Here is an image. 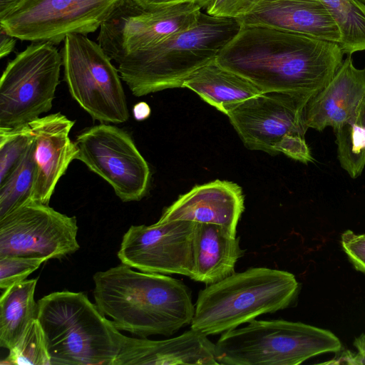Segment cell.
Returning <instances> with one entry per match:
<instances>
[{
  "instance_id": "cell-27",
  "label": "cell",
  "mask_w": 365,
  "mask_h": 365,
  "mask_svg": "<svg viewBox=\"0 0 365 365\" xmlns=\"http://www.w3.org/2000/svg\"><path fill=\"white\" fill-rule=\"evenodd\" d=\"M33 139L29 125L0 128V182L19 163Z\"/></svg>"
},
{
  "instance_id": "cell-1",
  "label": "cell",
  "mask_w": 365,
  "mask_h": 365,
  "mask_svg": "<svg viewBox=\"0 0 365 365\" xmlns=\"http://www.w3.org/2000/svg\"><path fill=\"white\" fill-rule=\"evenodd\" d=\"M344 55L337 43L269 26L241 25L215 61L262 92L289 91L311 98L331 80Z\"/></svg>"
},
{
  "instance_id": "cell-29",
  "label": "cell",
  "mask_w": 365,
  "mask_h": 365,
  "mask_svg": "<svg viewBox=\"0 0 365 365\" xmlns=\"http://www.w3.org/2000/svg\"><path fill=\"white\" fill-rule=\"evenodd\" d=\"M341 245L354 269L365 273V233L346 230L341 235Z\"/></svg>"
},
{
  "instance_id": "cell-20",
  "label": "cell",
  "mask_w": 365,
  "mask_h": 365,
  "mask_svg": "<svg viewBox=\"0 0 365 365\" xmlns=\"http://www.w3.org/2000/svg\"><path fill=\"white\" fill-rule=\"evenodd\" d=\"M193 268L190 279L207 285L234 274L243 255L240 238L222 226L195 222L192 237Z\"/></svg>"
},
{
  "instance_id": "cell-28",
  "label": "cell",
  "mask_w": 365,
  "mask_h": 365,
  "mask_svg": "<svg viewBox=\"0 0 365 365\" xmlns=\"http://www.w3.org/2000/svg\"><path fill=\"white\" fill-rule=\"evenodd\" d=\"M47 260L43 257H0V288L5 289L14 284L26 280L31 273Z\"/></svg>"
},
{
  "instance_id": "cell-13",
  "label": "cell",
  "mask_w": 365,
  "mask_h": 365,
  "mask_svg": "<svg viewBox=\"0 0 365 365\" xmlns=\"http://www.w3.org/2000/svg\"><path fill=\"white\" fill-rule=\"evenodd\" d=\"M310 97L289 91H264L227 114L245 146L276 155V144L287 134L302 136L309 129L304 108Z\"/></svg>"
},
{
  "instance_id": "cell-10",
  "label": "cell",
  "mask_w": 365,
  "mask_h": 365,
  "mask_svg": "<svg viewBox=\"0 0 365 365\" xmlns=\"http://www.w3.org/2000/svg\"><path fill=\"white\" fill-rule=\"evenodd\" d=\"M76 159L106 180L123 202L140 200L147 193L150 171L129 134L101 123L76 137Z\"/></svg>"
},
{
  "instance_id": "cell-38",
  "label": "cell",
  "mask_w": 365,
  "mask_h": 365,
  "mask_svg": "<svg viewBox=\"0 0 365 365\" xmlns=\"http://www.w3.org/2000/svg\"><path fill=\"white\" fill-rule=\"evenodd\" d=\"M361 1L365 3V0H361Z\"/></svg>"
},
{
  "instance_id": "cell-36",
  "label": "cell",
  "mask_w": 365,
  "mask_h": 365,
  "mask_svg": "<svg viewBox=\"0 0 365 365\" xmlns=\"http://www.w3.org/2000/svg\"><path fill=\"white\" fill-rule=\"evenodd\" d=\"M133 114L136 120H142L150 115V108L146 103L140 102L135 105L133 108Z\"/></svg>"
},
{
  "instance_id": "cell-6",
  "label": "cell",
  "mask_w": 365,
  "mask_h": 365,
  "mask_svg": "<svg viewBox=\"0 0 365 365\" xmlns=\"http://www.w3.org/2000/svg\"><path fill=\"white\" fill-rule=\"evenodd\" d=\"M341 348L339 339L327 329L299 322L255 319L223 332L215 354L222 365H297Z\"/></svg>"
},
{
  "instance_id": "cell-34",
  "label": "cell",
  "mask_w": 365,
  "mask_h": 365,
  "mask_svg": "<svg viewBox=\"0 0 365 365\" xmlns=\"http://www.w3.org/2000/svg\"><path fill=\"white\" fill-rule=\"evenodd\" d=\"M353 345L356 349V352H354L353 364H365V334L356 337L353 341Z\"/></svg>"
},
{
  "instance_id": "cell-32",
  "label": "cell",
  "mask_w": 365,
  "mask_h": 365,
  "mask_svg": "<svg viewBox=\"0 0 365 365\" xmlns=\"http://www.w3.org/2000/svg\"><path fill=\"white\" fill-rule=\"evenodd\" d=\"M140 6L146 9L170 6L176 4L192 3L205 10L210 8L215 0H134Z\"/></svg>"
},
{
  "instance_id": "cell-5",
  "label": "cell",
  "mask_w": 365,
  "mask_h": 365,
  "mask_svg": "<svg viewBox=\"0 0 365 365\" xmlns=\"http://www.w3.org/2000/svg\"><path fill=\"white\" fill-rule=\"evenodd\" d=\"M299 291L295 276L287 271L255 267L235 272L200 290L190 329L207 336L223 333L289 307Z\"/></svg>"
},
{
  "instance_id": "cell-8",
  "label": "cell",
  "mask_w": 365,
  "mask_h": 365,
  "mask_svg": "<svg viewBox=\"0 0 365 365\" xmlns=\"http://www.w3.org/2000/svg\"><path fill=\"white\" fill-rule=\"evenodd\" d=\"M61 66L48 42H31L9 62L0 80V128L28 125L51 109Z\"/></svg>"
},
{
  "instance_id": "cell-19",
  "label": "cell",
  "mask_w": 365,
  "mask_h": 365,
  "mask_svg": "<svg viewBox=\"0 0 365 365\" xmlns=\"http://www.w3.org/2000/svg\"><path fill=\"white\" fill-rule=\"evenodd\" d=\"M365 96V67L356 68L348 55L329 82L312 96L304 108L308 128L334 130L351 119Z\"/></svg>"
},
{
  "instance_id": "cell-15",
  "label": "cell",
  "mask_w": 365,
  "mask_h": 365,
  "mask_svg": "<svg viewBox=\"0 0 365 365\" xmlns=\"http://www.w3.org/2000/svg\"><path fill=\"white\" fill-rule=\"evenodd\" d=\"M74 123L56 113L29 124L34 140L36 163L31 200L48 204L58 180L76 159L78 149L69 137Z\"/></svg>"
},
{
  "instance_id": "cell-2",
  "label": "cell",
  "mask_w": 365,
  "mask_h": 365,
  "mask_svg": "<svg viewBox=\"0 0 365 365\" xmlns=\"http://www.w3.org/2000/svg\"><path fill=\"white\" fill-rule=\"evenodd\" d=\"M93 279L96 305L120 331L144 338L171 336L192 322L191 291L178 279L123 263L95 273Z\"/></svg>"
},
{
  "instance_id": "cell-14",
  "label": "cell",
  "mask_w": 365,
  "mask_h": 365,
  "mask_svg": "<svg viewBox=\"0 0 365 365\" xmlns=\"http://www.w3.org/2000/svg\"><path fill=\"white\" fill-rule=\"evenodd\" d=\"M194 225L186 220L132 225L123 237L118 257L121 263L141 272L190 278Z\"/></svg>"
},
{
  "instance_id": "cell-25",
  "label": "cell",
  "mask_w": 365,
  "mask_h": 365,
  "mask_svg": "<svg viewBox=\"0 0 365 365\" xmlns=\"http://www.w3.org/2000/svg\"><path fill=\"white\" fill-rule=\"evenodd\" d=\"M334 131L339 164L351 178H357L365 168V126L351 118Z\"/></svg>"
},
{
  "instance_id": "cell-31",
  "label": "cell",
  "mask_w": 365,
  "mask_h": 365,
  "mask_svg": "<svg viewBox=\"0 0 365 365\" xmlns=\"http://www.w3.org/2000/svg\"><path fill=\"white\" fill-rule=\"evenodd\" d=\"M259 0H215L207 14L219 17L238 19L248 14Z\"/></svg>"
},
{
  "instance_id": "cell-7",
  "label": "cell",
  "mask_w": 365,
  "mask_h": 365,
  "mask_svg": "<svg viewBox=\"0 0 365 365\" xmlns=\"http://www.w3.org/2000/svg\"><path fill=\"white\" fill-rule=\"evenodd\" d=\"M63 42L64 79L72 98L95 120L127 121L129 112L120 73L98 43L80 34H69Z\"/></svg>"
},
{
  "instance_id": "cell-37",
  "label": "cell",
  "mask_w": 365,
  "mask_h": 365,
  "mask_svg": "<svg viewBox=\"0 0 365 365\" xmlns=\"http://www.w3.org/2000/svg\"><path fill=\"white\" fill-rule=\"evenodd\" d=\"M352 118L365 126V96L359 103L355 115Z\"/></svg>"
},
{
  "instance_id": "cell-21",
  "label": "cell",
  "mask_w": 365,
  "mask_h": 365,
  "mask_svg": "<svg viewBox=\"0 0 365 365\" xmlns=\"http://www.w3.org/2000/svg\"><path fill=\"white\" fill-rule=\"evenodd\" d=\"M182 88L194 91L225 115L238 104L262 93L250 80L221 66L215 60L192 73Z\"/></svg>"
},
{
  "instance_id": "cell-23",
  "label": "cell",
  "mask_w": 365,
  "mask_h": 365,
  "mask_svg": "<svg viewBox=\"0 0 365 365\" xmlns=\"http://www.w3.org/2000/svg\"><path fill=\"white\" fill-rule=\"evenodd\" d=\"M337 24L344 55L365 51V3L361 0H319Z\"/></svg>"
},
{
  "instance_id": "cell-3",
  "label": "cell",
  "mask_w": 365,
  "mask_h": 365,
  "mask_svg": "<svg viewBox=\"0 0 365 365\" xmlns=\"http://www.w3.org/2000/svg\"><path fill=\"white\" fill-rule=\"evenodd\" d=\"M240 28L237 19L201 12L193 27L123 58L117 63L121 80L137 97L182 88L192 73L216 59Z\"/></svg>"
},
{
  "instance_id": "cell-35",
  "label": "cell",
  "mask_w": 365,
  "mask_h": 365,
  "mask_svg": "<svg viewBox=\"0 0 365 365\" xmlns=\"http://www.w3.org/2000/svg\"><path fill=\"white\" fill-rule=\"evenodd\" d=\"M25 0H0V20L21 6Z\"/></svg>"
},
{
  "instance_id": "cell-11",
  "label": "cell",
  "mask_w": 365,
  "mask_h": 365,
  "mask_svg": "<svg viewBox=\"0 0 365 365\" xmlns=\"http://www.w3.org/2000/svg\"><path fill=\"white\" fill-rule=\"evenodd\" d=\"M120 0H25L0 20V27L17 39L53 45L73 34L100 29Z\"/></svg>"
},
{
  "instance_id": "cell-22",
  "label": "cell",
  "mask_w": 365,
  "mask_h": 365,
  "mask_svg": "<svg viewBox=\"0 0 365 365\" xmlns=\"http://www.w3.org/2000/svg\"><path fill=\"white\" fill-rule=\"evenodd\" d=\"M37 279H26L4 289L0 299V346L10 349L29 324L37 319Z\"/></svg>"
},
{
  "instance_id": "cell-16",
  "label": "cell",
  "mask_w": 365,
  "mask_h": 365,
  "mask_svg": "<svg viewBox=\"0 0 365 365\" xmlns=\"http://www.w3.org/2000/svg\"><path fill=\"white\" fill-rule=\"evenodd\" d=\"M244 195L236 183L216 180L193 187L166 207L159 222L186 220L222 226L237 236L244 211Z\"/></svg>"
},
{
  "instance_id": "cell-24",
  "label": "cell",
  "mask_w": 365,
  "mask_h": 365,
  "mask_svg": "<svg viewBox=\"0 0 365 365\" xmlns=\"http://www.w3.org/2000/svg\"><path fill=\"white\" fill-rule=\"evenodd\" d=\"M35 173L33 137L19 163L0 182V218L29 200H31Z\"/></svg>"
},
{
  "instance_id": "cell-17",
  "label": "cell",
  "mask_w": 365,
  "mask_h": 365,
  "mask_svg": "<svg viewBox=\"0 0 365 365\" xmlns=\"http://www.w3.org/2000/svg\"><path fill=\"white\" fill-rule=\"evenodd\" d=\"M241 25L262 26L339 43V27L319 0H259Z\"/></svg>"
},
{
  "instance_id": "cell-4",
  "label": "cell",
  "mask_w": 365,
  "mask_h": 365,
  "mask_svg": "<svg viewBox=\"0 0 365 365\" xmlns=\"http://www.w3.org/2000/svg\"><path fill=\"white\" fill-rule=\"evenodd\" d=\"M37 304L50 365H113L125 335L85 293L54 292Z\"/></svg>"
},
{
  "instance_id": "cell-33",
  "label": "cell",
  "mask_w": 365,
  "mask_h": 365,
  "mask_svg": "<svg viewBox=\"0 0 365 365\" xmlns=\"http://www.w3.org/2000/svg\"><path fill=\"white\" fill-rule=\"evenodd\" d=\"M16 38L12 36L0 27V57L9 55L14 48Z\"/></svg>"
},
{
  "instance_id": "cell-18",
  "label": "cell",
  "mask_w": 365,
  "mask_h": 365,
  "mask_svg": "<svg viewBox=\"0 0 365 365\" xmlns=\"http://www.w3.org/2000/svg\"><path fill=\"white\" fill-rule=\"evenodd\" d=\"M216 365L215 344L190 329L180 336L151 340L125 336L113 365Z\"/></svg>"
},
{
  "instance_id": "cell-26",
  "label": "cell",
  "mask_w": 365,
  "mask_h": 365,
  "mask_svg": "<svg viewBox=\"0 0 365 365\" xmlns=\"http://www.w3.org/2000/svg\"><path fill=\"white\" fill-rule=\"evenodd\" d=\"M1 364L21 365H50V358L42 327L38 319H33L9 350Z\"/></svg>"
},
{
  "instance_id": "cell-30",
  "label": "cell",
  "mask_w": 365,
  "mask_h": 365,
  "mask_svg": "<svg viewBox=\"0 0 365 365\" xmlns=\"http://www.w3.org/2000/svg\"><path fill=\"white\" fill-rule=\"evenodd\" d=\"M277 154L282 153L289 158L304 164L312 163L314 158L304 136L297 134L284 135L275 145Z\"/></svg>"
},
{
  "instance_id": "cell-12",
  "label": "cell",
  "mask_w": 365,
  "mask_h": 365,
  "mask_svg": "<svg viewBox=\"0 0 365 365\" xmlns=\"http://www.w3.org/2000/svg\"><path fill=\"white\" fill-rule=\"evenodd\" d=\"M76 218L29 200L0 218V257L59 259L76 252Z\"/></svg>"
},
{
  "instance_id": "cell-9",
  "label": "cell",
  "mask_w": 365,
  "mask_h": 365,
  "mask_svg": "<svg viewBox=\"0 0 365 365\" xmlns=\"http://www.w3.org/2000/svg\"><path fill=\"white\" fill-rule=\"evenodd\" d=\"M200 14L201 8L192 3L146 9L134 0H120L101 24L98 43L118 63L130 53L193 27Z\"/></svg>"
}]
</instances>
